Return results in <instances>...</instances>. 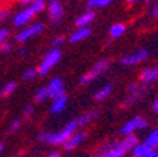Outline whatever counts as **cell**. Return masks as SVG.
Masks as SVG:
<instances>
[{
	"label": "cell",
	"mask_w": 158,
	"mask_h": 157,
	"mask_svg": "<svg viewBox=\"0 0 158 157\" xmlns=\"http://www.w3.org/2000/svg\"><path fill=\"white\" fill-rule=\"evenodd\" d=\"M78 126V122L76 120H71L65 124V128L62 130L55 132V133H51V132H43L37 136V140L40 142H45L48 144H52V146H59V144H64L66 140L69 139V136L76 130Z\"/></svg>",
	"instance_id": "1"
},
{
	"label": "cell",
	"mask_w": 158,
	"mask_h": 157,
	"mask_svg": "<svg viewBox=\"0 0 158 157\" xmlns=\"http://www.w3.org/2000/svg\"><path fill=\"white\" fill-rule=\"evenodd\" d=\"M61 57H62V52H61L59 47H54V48L49 50L45 55H44L41 64H40L38 68H37L38 75H43V76L47 75V74H48V72L51 71L59 61H61Z\"/></svg>",
	"instance_id": "2"
},
{
	"label": "cell",
	"mask_w": 158,
	"mask_h": 157,
	"mask_svg": "<svg viewBox=\"0 0 158 157\" xmlns=\"http://www.w3.org/2000/svg\"><path fill=\"white\" fill-rule=\"evenodd\" d=\"M109 67H110V61H109L107 58L98 59V61L95 62V65L90 68V71H89L88 74H85L83 76H81L79 84H81V85H88V84H90L92 81L98 79L100 75H103L109 69Z\"/></svg>",
	"instance_id": "3"
},
{
	"label": "cell",
	"mask_w": 158,
	"mask_h": 157,
	"mask_svg": "<svg viewBox=\"0 0 158 157\" xmlns=\"http://www.w3.org/2000/svg\"><path fill=\"white\" fill-rule=\"evenodd\" d=\"M43 30H44L43 23H34V24H31V26H27V27H24L20 33L16 34V41L19 44H24L26 41H28V40L33 38V37L41 34L43 33Z\"/></svg>",
	"instance_id": "4"
},
{
	"label": "cell",
	"mask_w": 158,
	"mask_h": 157,
	"mask_svg": "<svg viewBox=\"0 0 158 157\" xmlns=\"http://www.w3.org/2000/svg\"><path fill=\"white\" fill-rule=\"evenodd\" d=\"M148 126V122L145 120L143 116H134L131 120L126 122L123 124V128L120 129V134H128V133H134L135 130H141V129H145Z\"/></svg>",
	"instance_id": "5"
},
{
	"label": "cell",
	"mask_w": 158,
	"mask_h": 157,
	"mask_svg": "<svg viewBox=\"0 0 158 157\" xmlns=\"http://www.w3.org/2000/svg\"><path fill=\"white\" fill-rule=\"evenodd\" d=\"M98 156H105V157H123L126 151L123 150L122 144L116 143V142H109L103 147H100V151H98Z\"/></svg>",
	"instance_id": "6"
},
{
	"label": "cell",
	"mask_w": 158,
	"mask_h": 157,
	"mask_svg": "<svg viewBox=\"0 0 158 157\" xmlns=\"http://www.w3.org/2000/svg\"><path fill=\"white\" fill-rule=\"evenodd\" d=\"M35 11L33 10V7H26L24 10H21V11H19L17 14H14L13 17V24L16 27H24L27 26V24L31 21V20L34 19V16H35Z\"/></svg>",
	"instance_id": "7"
},
{
	"label": "cell",
	"mask_w": 158,
	"mask_h": 157,
	"mask_svg": "<svg viewBox=\"0 0 158 157\" xmlns=\"http://www.w3.org/2000/svg\"><path fill=\"white\" fill-rule=\"evenodd\" d=\"M47 89H48V98L55 99V98H58V96L65 95V85H64V81L61 78H58V76H55V78H52L49 81Z\"/></svg>",
	"instance_id": "8"
},
{
	"label": "cell",
	"mask_w": 158,
	"mask_h": 157,
	"mask_svg": "<svg viewBox=\"0 0 158 157\" xmlns=\"http://www.w3.org/2000/svg\"><path fill=\"white\" fill-rule=\"evenodd\" d=\"M147 58H148V51L144 48H140L135 52H133V54L122 57L120 61H122L123 65H135V64H140V62H143Z\"/></svg>",
	"instance_id": "9"
},
{
	"label": "cell",
	"mask_w": 158,
	"mask_h": 157,
	"mask_svg": "<svg viewBox=\"0 0 158 157\" xmlns=\"http://www.w3.org/2000/svg\"><path fill=\"white\" fill-rule=\"evenodd\" d=\"M48 16L54 24H59L64 16V7L58 0H51L48 3Z\"/></svg>",
	"instance_id": "10"
},
{
	"label": "cell",
	"mask_w": 158,
	"mask_h": 157,
	"mask_svg": "<svg viewBox=\"0 0 158 157\" xmlns=\"http://www.w3.org/2000/svg\"><path fill=\"white\" fill-rule=\"evenodd\" d=\"M86 139V134L83 133V132H73L71 136H69V139L65 142V143L62 144L64 146V150H66V151H72V150H75L76 147H78L79 144L82 143L83 140Z\"/></svg>",
	"instance_id": "11"
},
{
	"label": "cell",
	"mask_w": 158,
	"mask_h": 157,
	"mask_svg": "<svg viewBox=\"0 0 158 157\" xmlns=\"http://www.w3.org/2000/svg\"><path fill=\"white\" fill-rule=\"evenodd\" d=\"M133 156L134 157H158V150L152 149L147 143H137L133 149Z\"/></svg>",
	"instance_id": "12"
},
{
	"label": "cell",
	"mask_w": 158,
	"mask_h": 157,
	"mask_svg": "<svg viewBox=\"0 0 158 157\" xmlns=\"http://www.w3.org/2000/svg\"><path fill=\"white\" fill-rule=\"evenodd\" d=\"M90 33H92V31H90L89 27H78V28L69 36V43H72V44L81 43V41L88 38V37L90 36Z\"/></svg>",
	"instance_id": "13"
},
{
	"label": "cell",
	"mask_w": 158,
	"mask_h": 157,
	"mask_svg": "<svg viewBox=\"0 0 158 157\" xmlns=\"http://www.w3.org/2000/svg\"><path fill=\"white\" fill-rule=\"evenodd\" d=\"M96 19V13L93 10H88L83 14H81L79 17H76L75 20V26L76 27H88Z\"/></svg>",
	"instance_id": "14"
},
{
	"label": "cell",
	"mask_w": 158,
	"mask_h": 157,
	"mask_svg": "<svg viewBox=\"0 0 158 157\" xmlns=\"http://www.w3.org/2000/svg\"><path fill=\"white\" fill-rule=\"evenodd\" d=\"M137 143H138V137L135 136L134 133L124 134V139L120 142V144H122L123 150H124L126 153H128V151H133V149L137 146Z\"/></svg>",
	"instance_id": "15"
},
{
	"label": "cell",
	"mask_w": 158,
	"mask_h": 157,
	"mask_svg": "<svg viewBox=\"0 0 158 157\" xmlns=\"http://www.w3.org/2000/svg\"><path fill=\"white\" fill-rule=\"evenodd\" d=\"M140 81H141L143 84H145V85L158 81L155 68H144V69H141V72H140Z\"/></svg>",
	"instance_id": "16"
},
{
	"label": "cell",
	"mask_w": 158,
	"mask_h": 157,
	"mask_svg": "<svg viewBox=\"0 0 158 157\" xmlns=\"http://www.w3.org/2000/svg\"><path fill=\"white\" fill-rule=\"evenodd\" d=\"M66 103H68V98H66V95L55 98L54 102H52V105H51V113L58 115V113H61V112H64L65 108H66Z\"/></svg>",
	"instance_id": "17"
},
{
	"label": "cell",
	"mask_w": 158,
	"mask_h": 157,
	"mask_svg": "<svg viewBox=\"0 0 158 157\" xmlns=\"http://www.w3.org/2000/svg\"><path fill=\"white\" fill-rule=\"evenodd\" d=\"M99 115V111H96V109H93V111H89L86 112V113H83L82 116H79L78 119H76V122H78V126H85V124H88L89 122H92L93 119L98 118Z\"/></svg>",
	"instance_id": "18"
},
{
	"label": "cell",
	"mask_w": 158,
	"mask_h": 157,
	"mask_svg": "<svg viewBox=\"0 0 158 157\" xmlns=\"http://www.w3.org/2000/svg\"><path fill=\"white\" fill-rule=\"evenodd\" d=\"M112 91H113V85L112 84H107V85H105L103 88H100L98 92L95 94V101H98V102H102V101H105V99H107L109 96H110V94H112Z\"/></svg>",
	"instance_id": "19"
},
{
	"label": "cell",
	"mask_w": 158,
	"mask_h": 157,
	"mask_svg": "<svg viewBox=\"0 0 158 157\" xmlns=\"http://www.w3.org/2000/svg\"><path fill=\"white\" fill-rule=\"evenodd\" d=\"M126 30H127V27H126V24H123V23L113 24V26L110 27V31H109V34H110V38H113V40L120 38V37H122L123 34L126 33Z\"/></svg>",
	"instance_id": "20"
},
{
	"label": "cell",
	"mask_w": 158,
	"mask_h": 157,
	"mask_svg": "<svg viewBox=\"0 0 158 157\" xmlns=\"http://www.w3.org/2000/svg\"><path fill=\"white\" fill-rule=\"evenodd\" d=\"M145 143L150 144L152 149L158 150V129H154V130H151L150 133L147 134V137H145Z\"/></svg>",
	"instance_id": "21"
},
{
	"label": "cell",
	"mask_w": 158,
	"mask_h": 157,
	"mask_svg": "<svg viewBox=\"0 0 158 157\" xmlns=\"http://www.w3.org/2000/svg\"><path fill=\"white\" fill-rule=\"evenodd\" d=\"M114 0H89L88 3V9L93 10V9H102V7L109 6L110 3H113Z\"/></svg>",
	"instance_id": "22"
},
{
	"label": "cell",
	"mask_w": 158,
	"mask_h": 157,
	"mask_svg": "<svg viewBox=\"0 0 158 157\" xmlns=\"http://www.w3.org/2000/svg\"><path fill=\"white\" fill-rule=\"evenodd\" d=\"M47 98H48V89H47V86L40 88L38 91L35 92V95H34V101H35L37 103H41V102L47 101Z\"/></svg>",
	"instance_id": "23"
},
{
	"label": "cell",
	"mask_w": 158,
	"mask_h": 157,
	"mask_svg": "<svg viewBox=\"0 0 158 157\" xmlns=\"http://www.w3.org/2000/svg\"><path fill=\"white\" fill-rule=\"evenodd\" d=\"M17 88V84L14 81H10L7 82L6 85L3 86V89H2V96H4V98H7V96H10L11 94H13L14 91H16Z\"/></svg>",
	"instance_id": "24"
},
{
	"label": "cell",
	"mask_w": 158,
	"mask_h": 157,
	"mask_svg": "<svg viewBox=\"0 0 158 157\" xmlns=\"http://www.w3.org/2000/svg\"><path fill=\"white\" fill-rule=\"evenodd\" d=\"M30 4H31V7H33V10L35 13H41L45 9V2L44 0H33Z\"/></svg>",
	"instance_id": "25"
},
{
	"label": "cell",
	"mask_w": 158,
	"mask_h": 157,
	"mask_svg": "<svg viewBox=\"0 0 158 157\" xmlns=\"http://www.w3.org/2000/svg\"><path fill=\"white\" fill-rule=\"evenodd\" d=\"M37 75H38V72H37L35 68H28L23 72V79L24 81H33Z\"/></svg>",
	"instance_id": "26"
},
{
	"label": "cell",
	"mask_w": 158,
	"mask_h": 157,
	"mask_svg": "<svg viewBox=\"0 0 158 157\" xmlns=\"http://www.w3.org/2000/svg\"><path fill=\"white\" fill-rule=\"evenodd\" d=\"M20 128H21V120H20V119H14V120L11 122V124H10L9 132L10 133H14V132H17Z\"/></svg>",
	"instance_id": "27"
},
{
	"label": "cell",
	"mask_w": 158,
	"mask_h": 157,
	"mask_svg": "<svg viewBox=\"0 0 158 157\" xmlns=\"http://www.w3.org/2000/svg\"><path fill=\"white\" fill-rule=\"evenodd\" d=\"M11 48H13V44L9 43V41H3V43H0V52H9L11 51Z\"/></svg>",
	"instance_id": "28"
},
{
	"label": "cell",
	"mask_w": 158,
	"mask_h": 157,
	"mask_svg": "<svg viewBox=\"0 0 158 157\" xmlns=\"http://www.w3.org/2000/svg\"><path fill=\"white\" fill-rule=\"evenodd\" d=\"M64 41H65L64 36H58V37H55V38L52 40V47H61V46L64 44Z\"/></svg>",
	"instance_id": "29"
},
{
	"label": "cell",
	"mask_w": 158,
	"mask_h": 157,
	"mask_svg": "<svg viewBox=\"0 0 158 157\" xmlns=\"http://www.w3.org/2000/svg\"><path fill=\"white\" fill-rule=\"evenodd\" d=\"M9 30L7 28H0V43H3V41H6L7 38H9Z\"/></svg>",
	"instance_id": "30"
},
{
	"label": "cell",
	"mask_w": 158,
	"mask_h": 157,
	"mask_svg": "<svg viewBox=\"0 0 158 157\" xmlns=\"http://www.w3.org/2000/svg\"><path fill=\"white\" fill-rule=\"evenodd\" d=\"M33 112H34L33 105H27L26 108H24V116H27V118H30V116L33 115Z\"/></svg>",
	"instance_id": "31"
},
{
	"label": "cell",
	"mask_w": 158,
	"mask_h": 157,
	"mask_svg": "<svg viewBox=\"0 0 158 157\" xmlns=\"http://www.w3.org/2000/svg\"><path fill=\"white\" fill-rule=\"evenodd\" d=\"M151 16L154 17V19H158V3H155L154 7L151 9Z\"/></svg>",
	"instance_id": "32"
},
{
	"label": "cell",
	"mask_w": 158,
	"mask_h": 157,
	"mask_svg": "<svg viewBox=\"0 0 158 157\" xmlns=\"http://www.w3.org/2000/svg\"><path fill=\"white\" fill-rule=\"evenodd\" d=\"M9 17V10H2L0 13V20H6Z\"/></svg>",
	"instance_id": "33"
},
{
	"label": "cell",
	"mask_w": 158,
	"mask_h": 157,
	"mask_svg": "<svg viewBox=\"0 0 158 157\" xmlns=\"http://www.w3.org/2000/svg\"><path fill=\"white\" fill-rule=\"evenodd\" d=\"M152 111H154L155 113H158V98L152 102Z\"/></svg>",
	"instance_id": "34"
},
{
	"label": "cell",
	"mask_w": 158,
	"mask_h": 157,
	"mask_svg": "<svg viewBox=\"0 0 158 157\" xmlns=\"http://www.w3.org/2000/svg\"><path fill=\"white\" fill-rule=\"evenodd\" d=\"M48 156L49 157H59V156H61V153H58V151H54V153H49Z\"/></svg>",
	"instance_id": "35"
},
{
	"label": "cell",
	"mask_w": 158,
	"mask_h": 157,
	"mask_svg": "<svg viewBox=\"0 0 158 157\" xmlns=\"http://www.w3.org/2000/svg\"><path fill=\"white\" fill-rule=\"evenodd\" d=\"M31 2H33V0H20V3L21 4H30Z\"/></svg>",
	"instance_id": "36"
},
{
	"label": "cell",
	"mask_w": 158,
	"mask_h": 157,
	"mask_svg": "<svg viewBox=\"0 0 158 157\" xmlns=\"http://www.w3.org/2000/svg\"><path fill=\"white\" fill-rule=\"evenodd\" d=\"M128 4H134V3H137V0H126Z\"/></svg>",
	"instance_id": "37"
},
{
	"label": "cell",
	"mask_w": 158,
	"mask_h": 157,
	"mask_svg": "<svg viewBox=\"0 0 158 157\" xmlns=\"http://www.w3.org/2000/svg\"><path fill=\"white\" fill-rule=\"evenodd\" d=\"M26 54V50H20V55H24Z\"/></svg>",
	"instance_id": "38"
},
{
	"label": "cell",
	"mask_w": 158,
	"mask_h": 157,
	"mask_svg": "<svg viewBox=\"0 0 158 157\" xmlns=\"http://www.w3.org/2000/svg\"><path fill=\"white\" fill-rule=\"evenodd\" d=\"M2 151H3V143H0V154H2Z\"/></svg>",
	"instance_id": "39"
},
{
	"label": "cell",
	"mask_w": 158,
	"mask_h": 157,
	"mask_svg": "<svg viewBox=\"0 0 158 157\" xmlns=\"http://www.w3.org/2000/svg\"><path fill=\"white\" fill-rule=\"evenodd\" d=\"M151 2H154V0H144V3H147V4H148V3H151Z\"/></svg>",
	"instance_id": "40"
},
{
	"label": "cell",
	"mask_w": 158,
	"mask_h": 157,
	"mask_svg": "<svg viewBox=\"0 0 158 157\" xmlns=\"http://www.w3.org/2000/svg\"><path fill=\"white\" fill-rule=\"evenodd\" d=\"M155 71H157V79H158V65L155 67Z\"/></svg>",
	"instance_id": "41"
},
{
	"label": "cell",
	"mask_w": 158,
	"mask_h": 157,
	"mask_svg": "<svg viewBox=\"0 0 158 157\" xmlns=\"http://www.w3.org/2000/svg\"><path fill=\"white\" fill-rule=\"evenodd\" d=\"M3 3H9V2H11V0H2Z\"/></svg>",
	"instance_id": "42"
},
{
	"label": "cell",
	"mask_w": 158,
	"mask_h": 157,
	"mask_svg": "<svg viewBox=\"0 0 158 157\" xmlns=\"http://www.w3.org/2000/svg\"><path fill=\"white\" fill-rule=\"evenodd\" d=\"M0 13H2V10H0Z\"/></svg>",
	"instance_id": "43"
}]
</instances>
